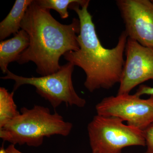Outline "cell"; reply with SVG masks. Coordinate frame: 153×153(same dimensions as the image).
Masks as SVG:
<instances>
[{
    "label": "cell",
    "instance_id": "7c38bea8",
    "mask_svg": "<svg viewBox=\"0 0 153 153\" xmlns=\"http://www.w3.org/2000/svg\"><path fill=\"white\" fill-rule=\"evenodd\" d=\"M78 0H37L36 2L43 8L55 10L60 15L61 19H66L69 16L68 8L72 3Z\"/></svg>",
    "mask_w": 153,
    "mask_h": 153
},
{
    "label": "cell",
    "instance_id": "5b68a950",
    "mask_svg": "<svg viewBox=\"0 0 153 153\" xmlns=\"http://www.w3.org/2000/svg\"><path fill=\"white\" fill-rule=\"evenodd\" d=\"M119 118L97 114L87 126L92 153H121L131 146H146L143 131Z\"/></svg>",
    "mask_w": 153,
    "mask_h": 153
},
{
    "label": "cell",
    "instance_id": "2e32d148",
    "mask_svg": "<svg viewBox=\"0 0 153 153\" xmlns=\"http://www.w3.org/2000/svg\"><path fill=\"white\" fill-rule=\"evenodd\" d=\"M0 153H7L6 150L4 149V146H2L1 148L0 149Z\"/></svg>",
    "mask_w": 153,
    "mask_h": 153
},
{
    "label": "cell",
    "instance_id": "7a4b0ae2",
    "mask_svg": "<svg viewBox=\"0 0 153 153\" xmlns=\"http://www.w3.org/2000/svg\"><path fill=\"white\" fill-rule=\"evenodd\" d=\"M21 29L27 33L30 44L16 61L20 64L32 61L37 66L36 72L41 76L57 72L61 68L60 57L79 49V19L74 18L69 25H63L52 16L50 10L41 7L36 1L28 7Z\"/></svg>",
    "mask_w": 153,
    "mask_h": 153
},
{
    "label": "cell",
    "instance_id": "8fae6325",
    "mask_svg": "<svg viewBox=\"0 0 153 153\" xmlns=\"http://www.w3.org/2000/svg\"><path fill=\"white\" fill-rule=\"evenodd\" d=\"M14 93L0 88V129L20 114L14 102Z\"/></svg>",
    "mask_w": 153,
    "mask_h": 153
},
{
    "label": "cell",
    "instance_id": "6da1fadb",
    "mask_svg": "<svg viewBox=\"0 0 153 153\" xmlns=\"http://www.w3.org/2000/svg\"><path fill=\"white\" fill-rule=\"evenodd\" d=\"M90 1L78 0L69 8L76 12L80 23L77 41L79 49L66 52L63 56L68 62L82 68L86 75L85 87L91 92L100 88L108 89L120 83L125 62L123 58L128 36L121 33L116 46L107 49L97 34L92 16L88 8Z\"/></svg>",
    "mask_w": 153,
    "mask_h": 153
},
{
    "label": "cell",
    "instance_id": "30bf717a",
    "mask_svg": "<svg viewBox=\"0 0 153 153\" xmlns=\"http://www.w3.org/2000/svg\"><path fill=\"white\" fill-rule=\"evenodd\" d=\"M33 0H16L7 17L0 23V40L17 34L21 29V23L26 11Z\"/></svg>",
    "mask_w": 153,
    "mask_h": 153
},
{
    "label": "cell",
    "instance_id": "3957f363",
    "mask_svg": "<svg viewBox=\"0 0 153 153\" xmlns=\"http://www.w3.org/2000/svg\"><path fill=\"white\" fill-rule=\"evenodd\" d=\"M73 124L48 108L35 105L31 109L22 107L20 114L0 129V138L12 144L40 146L45 137L58 135L67 137Z\"/></svg>",
    "mask_w": 153,
    "mask_h": 153
},
{
    "label": "cell",
    "instance_id": "277c9868",
    "mask_svg": "<svg viewBox=\"0 0 153 153\" xmlns=\"http://www.w3.org/2000/svg\"><path fill=\"white\" fill-rule=\"evenodd\" d=\"M74 67L72 63L68 62L61 66L55 73L40 77L19 76L8 70L6 75L1 78L15 81L14 92L22 85L34 86L36 92L49 101L54 109L63 102L67 106L74 105L83 108L86 104V100L76 93L72 82V74Z\"/></svg>",
    "mask_w": 153,
    "mask_h": 153
},
{
    "label": "cell",
    "instance_id": "8992f818",
    "mask_svg": "<svg viewBox=\"0 0 153 153\" xmlns=\"http://www.w3.org/2000/svg\"><path fill=\"white\" fill-rule=\"evenodd\" d=\"M97 114L119 118L143 131L153 123V95L143 99L135 94L105 97L96 105Z\"/></svg>",
    "mask_w": 153,
    "mask_h": 153
},
{
    "label": "cell",
    "instance_id": "e0dca14e",
    "mask_svg": "<svg viewBox=\"0 0 153 153\" xmlns=\"http://www.w3.org/2000/svg\"><path fill=\"white\" fill-rule=\"evenodd\" d=\"M145 153H147L146 152H145Z\"/></svg>",
    "mask_w": 153,
    "mask_h": 153
},
{
    "label": "cell",
    "instance_id": "5bb4252c",
    "mask_svg": "<svg viewBox=\"0 0 153 153\" xmlns=\"http://www.w3.org/2000/svg\"><path fill=\"white\" fill-rule=\"evenodd\" d=\"M134 94L140 97L141 96L145 94L153 95V87L145 85H141Z\"/></svg>",
    "mask_w": 153,
    "mask_h": 153
},
{
    "label": "cell",
    "instance_id": "9c48e42d",
    "mask_svg": "<svg viewBox=\"0 0 153 153\" xmlns=\"http://www.w3.org/2000/svg\"><path fill=\"white\" fill-rule=\"evenodd\" d=\"M27 33L21 29L13 38L0 43V68L4 74L8 71L10 63L17 61L19 56L29 47Z\"/></svg>",
    "mask_w": 153,
    "mask_h": 153
},
{
    "label": "cell",
    "instance_id": "ba28073f",
    "mask_svg": "<svg viewBox=\"0 0 153 153\" xmlns=\"http://www.w3.org/2000/svg\"><path fill=\"white\" fill-rule=\"evenodd\" d=\"M125 62L117 95L129 94L144 82L153 81V48L128 38Z\"/></svg>",
    "mask_w": 153,
    "mask_h": 153
},
{
    "label": "cell",
    "instance_id": "9a60e30c",
    "mask_svg": "<svg viewBox=\"0 0 153 153\" xmlns=\"http://www.w3.org/2000/svg\"><path fill=\"white\" fill-rule=\"evenodd\" d=\"M6 150L7 153H23L17 149L15 145L12 144L8 146Z\"/></svg>",
    "mask_w": 153,
    "mask_h": 153
},
{
    "label": "cell",
    "instance_id": "4fadbf2b",
    "mask_svg": "<svg viewBox=\"0 0 153 153\" xmlns=\"http://www.w3.org/2000/svg\"><path fill=\"white\" fill-rule=\"evenodd\" d=\"M147 153H153V123L143 131Z\"/></svg>",
    "mask_w": 153,
    "mask_h": 153
},
{
    "label": "cell",
    "instance_id": "52a82bcc",
    "mask_svg": "<svg viewBox=\"0 0 153 153\" xmlns=\"http://www.w3.org/2000/svg\"><path fill=\"white\" fill-rule=\"evenodd\" d=\"M128 38L153 48V1L118 0Z\"/></svg>",
    "mask_w": 153,
    "mask_h": 153
}]
</instances>
